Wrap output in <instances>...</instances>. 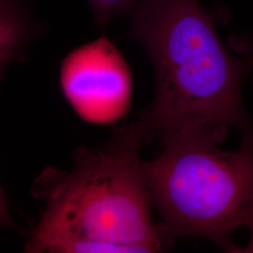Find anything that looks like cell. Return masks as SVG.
Instances as JSON below:
<instances>
[{
	"mask_svg": "<svg viewBox=\"0 0 253 253\" xmlns=\"http://www.w3.org/2000/svg\"><path fill=\"white\" fill-rule=\"evenodd\" d=\"M129 14L128 35L143 46L155 74L151 105L134 122L148 141L253 130L242 99L252 66L228 49L198 0H138Z\"/></svg>",
	"mask_w": 253,
	"mask_h": 253,
	"instance_id": "6da1fadb",
	"label": "cell"
},
{
	"mask_svg": "<svg viewBox=\"0 0 253 253\" xmlns=\"http://www.w3.org/2000/svg\"><path fill=\"white\" fill-rule=\"evenodd\" d=\"M147 143L132 124L101 148L81 147L70 171L47 168L32 193L44 204L29 253H161L172 242L154 222L139 158Z\"/></svg>",
	"mask_w": 253,
	"mask_h": 253,
	"instance_id": "7a4b0ae2",
	"label": "cell"
},
{
	"mask_svg": "<svg viewBox=\"0 0 253 253\" xmlns=\"http://www.w3.org/2000/svg\"><path fill=\"white\" fill-rule=\"evenodd\" d=\"M213 132H188L164 140L159 158L141 163L150 199L173 242L201 237L228 253L239 228L253 224V130L235 150Z\"/></svg>",
	"mask_w": 253,
	"mask_h": 253,
	"instance_id": "3957f363",
	"label": "cell"
},
{
	"mask_svg": "<svg viewBox=\"0 0 253 253\" xmlns=\"http://www.w3.org/2000/svg\"><path fill=\"white\" fill-rule=\"evenodd\" d=\"M60 85L75 113L88 123L113 124L130 108L132 74L106 37L79 46L64 58Z\"/></svg>",
	"mask_w": 253,
	"mask_h": 253,
	"instance_id": "277c9868",
	"label": "cell"
},
{
	"mask_svg": "<svg viewBox=\"0 0 253 253\" xmlns=\"http://www.w3.org/2000/svg\"><path fill=\"white\" fill-rule=\"evenodd\" d=\"M35 30L25 0H0V78L24 53Z\"/></svg>",
	"mask_w": 253,
	"mask_h": 253,
	"instance_id": "5b68a950",
	"label": "cell"
},
{
	"mask_svg": "<svg viewBox=\"0 0 253 253\" xmlns=\"http://www.w3.org/2000/svg\"><path fill=\"white\" fill-rule=\"evenodd\" d=\"M138 0H87L95 23L99 27L105 26L117 15L129 13Z\"/></svg>",
	"mask_w": 253,
	"mask_h": 253,
	"instance_id": "8992f818",
	"label": "cell"
},
{
	"mask_svg": "<svg viewBox=\"0 0 253 253\" xmlns=\"http://www.w3.org/2000/svg\"><path fill=\"white\" fill-rule=\"evenodd\" d=\"M230 49L246 58L252 66L253 74V30L234 34L229 40Z\"/></svg>",
	"mask_w": 253,
	"mask_h": 253,
	"instance_id": "52a82bcc",
	"label": "cell"
},
{
	"mask_svg": "<svg viewBox=\"0 0 253 253\" xmlns=\"http://www.w3.org/2000/svg\"><path fill=\"white\" fill-rule=\"evenodd\" d=\"M0 226H13V221L9 215V204L1 186H0Z\"/></svg>",
	"mask_w": 253,
	"mask_h": 253,
	"instance_id": "ba28073f",
	"label": "cell"
},
{
	"mask_svg": "<svg viewBox=\"0 0 253 253\" xmlns=\"http://www.w3.org/2000/svg\"><path fill=\"white\" fill-rule=\"evenodd\" d=\"M250 231V240L249 244L247 245L244 248H238L237 253H253V224L249 228Z\"/></svg>",
	"mask_w": 253,
	"mask_h": 253,
	"instance_id": "9c48e42d",
	"label": "cell"
}]
</instances>
